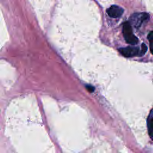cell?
<instances>
[{"label":"cell","mask_w":153,"mask_h":153,"mask_svg":"<svg viewBox=\"0 0 153 153\" xmlns=\"http://www.w3.org/2000/svg\"><path fill=\"white\" fill-rule=\"evenodd\" d=\"M123 33L126 42L131 45L136 44L138 42V39L133 35L131 25L128 22H126L123 23Z\"/></svg>","instance_id":"6da1fadb"},{"label":"cell","mask_w":153,"mask_h":153,"mask_svg":"<svg viewBox=\"0 0 153 153\" xmlns=\"http://www.w3.org/2000/svg\"><path fill=\"white\" fill-rule=\"evenodd\" d=\"M149 18V14L146 13H134L130 17V22L136 28H139L141 25Z\"/></svg>","instance_id":"7a4b0ae2"},{"label":"cell","mask_w":153,"mask_h":153,"mask_svg":"<svg viewBox=\"0 0 153 153\" xmlns=\"http://www.w3.org/2000/svg\"><path fill=\"white\" fill-rule=\"evenodd\" d=\"M120 52L122 55L126 57H133L138 56L139 53V49L136 47H127L125 48H120L119 49Z\"/></svg>","instance_id":"3957f363"},{"label":"cell","mask_w":153,"mask_h":153,"mask_svg":"<svg viewBox=\"0 0 153 153\" xmlns=\"http://www.w3.org/2000/svg\"><path fill=\"white\" fill-rule=\"evenodd\" d=\"M124 12V9L118 5H112L106 10V13L111 18H118L121 16Z\"/></svg>","instance_id":"277c9868"},{"label":"cell","mask_w":153,"mask_h":153,"mask_svg":"<svg viewBox=\"0 0 153 153\" xmlns=\"http://www.w3.org/2000/svg\"><path fill=\"white\" fill-rule=\"evenodd\" d=\"M148 127L149 136L153 140V118L149 120L148 123Z\"/></svg>","instance_id":"5b68a950"},{"label":"cell","mask_w":153,"mask_h":153,"mask_svg":"<svg viewBox=\"0 0 153 153\" xmlns=\"http://www.w3.org/2000/svg\"><path fill=\"white\" fill-rule=\"evenodd\" d=\"M148 39L149 41L150 51L151 53L153 54V31L150 32V33L148 35Z\"/></svg>","instance_id":"8992f818"},{"label":"cell","mask_w":153,"mask_h":153,"mask_svg":"<svg viewBox=\"0 0 153 153\" xmlns=\"http://www.w3.org/2000/svg\"><path fill=\"white\" fill-rule=\"evenodd\" d=\"M147 50H148L147 46L145 45V43H142L141 45V50L139 51L138 56H142L143 54H145V53L146 52Z\"/></svg>","instance_id":"52a82bcc"}]
</instances>
